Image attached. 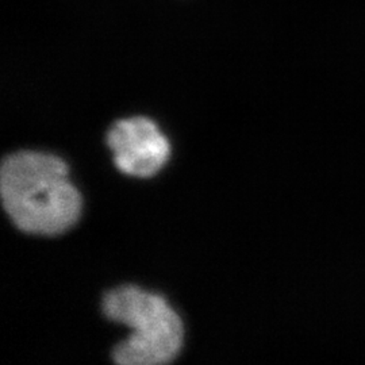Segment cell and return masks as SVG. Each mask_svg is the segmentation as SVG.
<instances>
[{
  "label": "cell",
  "instance_id": "1",
  "mask_svg": "<svg viewBox=\"0 0 365 365\" xmlns=\"http://www.w3.org/2000/svg\"><path fill=\"white\" fill-rule=\"evenodd\" d=\"M3 207L30 235H61L78 222L81 196L58 157L24 150L6 157L0 170Z\"/></svg>",
  "mask_w": 365,
  "mask_h": 365
},
{
  "label": "cell",
  "instance_id": "2",
  "mask_svg": "<svg viewBox=\"0 0 365 365\" xmlns=\"http://www.w3.org/2000/svg\"><path fill=\"white\" fill-rule=\"evenodd\" d=\"M103 312L131 329L129 339L113 352L117 365H167L180 352L182 324L163 297L135 286L108 291Z\"/></svg>",
  "mask_w": 365,
  "mask_h": 365
},
{
  "label": "cell",
  "instance_id": "3",
  "mask_svg": "<svg viewBox=\"0 0 365 365\" xmlns=\"http://www.w3.org/2000/svg\"><path fill=\"white\" fill-rule=\"evenodd\" d=\"M118 170L135 178H150L170 158V148L156 123L144 117L118 120L107 134Z\"/></svg>",
  "mask_w": 365,
  "mask_h": 365
}]
</instances>
